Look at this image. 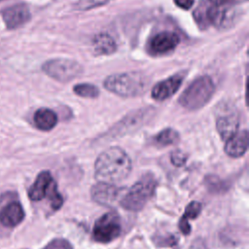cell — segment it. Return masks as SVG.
<instances>
[{
	"label": "cell",
	"instance_id": "6da1fadb",
	"mask_svg": "<svg viewBox=\"0 0 249 249\" xmlns=\"http://www.w3.org/2000/svg\"><path fill=\"white\" fill-rule=\"evenodd\" d=\"M130 171V158L119 147L105 150L97 157L94 164V175L98 182L114 184L126 178Z\"/></svg>",
	"mask_w": 249,
	"mask_h": 249
},
{
	"label": "cell",
	"instance_id": "7a4b0ae2",
	"mask_svg": "<svg viewBox=\"0 0 249 249\" xmlns=\"http://www.w3.org/2000/svg\"><path fill=\"white\" fill-rule=\"evenodd\" d=\"M104 87L119 96L134 97L147 90L149 79L140 72L119 73L107 77L104 81Z\"/></svg>",
	"mask_w": 249,
	"mask_h": 249
},
{
	"label": "cell",
	"instance_id": "3957f363",
	"mask_svg": "<svg viewBox=\"0 0 249 249\" xmlns=\"http://www.w3.org/2000/svg\"><path fill=\"white\" fill-rule=\"evenodd\" d=\"M215 85L208 76H200L192 82L179 97V103L187 110L195 111L203 107L212 97Z\"/></svg>",
	"mask_w": 249,
	"mask_h": 249
},
{
	"label": "cell",
	"instance_id": "277c9868",
	"mask_svg": "<svg viewBox=\"0 0 249 249\" xmlns=\"http://www.w3.org/2000/svg\"><path fill=\"white\" fill-rule=\"evenodd\" d=\"M157 181L152 174H145L124 196L120 203L128 211H139L154 196Z\"/></svg>",
	"mask_w": 249,
	"mask_h": 249
},
{
	"label": "cell",
	"instance_id": "5b68a950",
	"mask_svg": "<svg viewBox=\"0 0 249 249\" xmlns=\"http://www.w3.org/2000/svg\"><path fill=\"white\" fill-rule=\"evenodd\" d=\"M44 72L59 82H69L80 76L83 72L82 65L69 58H54L43 65Z\"/></svg>",
	"mask_w": 249,
	"mask_h": 249
},
{
	"label": "cell",
	"instance_id": "8992f818",
	"mask_svg": "<svg viewBox=\"0 0 249 249\" xmlns=\"http://www.w3.org/2000/svg\"><path fill=\"white\" fill-rule=\"evenodd\" d=\"M121 220L116 212H108L97 219L92 230V238L99 243H109L119 237Z\"/></svg>",
	"mask_w": 249,
	"mask_h": 249
},
{
	"label": "cell",
	"instance_id": "52a82bcc",
	"mask_svg": "<svg viewBox=\"0 0 249 249\" xmlns=\"http://www.w3.org/2000/svg\"><path fill=\"white\" fill-rule=\"evenodd\" d=\"M120 195V188L111 183L99 182L92 186L90 190L91 198L98 204L109 206L112 205Z\"/></svg>",
	"mask_w": 249,
	"mask_h": 249
},
{
	"label": "cell",
	"instance_id": "ba28073f",
	"mask_svg": "<svg viewBox=\"0 0 249 249\" xmlns=\"http://www.w3.org/2000/svg\"><path fill=\"white\" fill-rule=\"evenodd\" d=\"M217 13L218 6L209 0H201L194 11V18L200 29H206L210 25L215 26Z\"/></svg>",
	"mask_w": 249,
	"mask_h": 249
},
{
	"label": "cell",
	"instance_id": "9c48e42d",
	"mask_svg": "<svg viewBox=\"0 0 249 249\" xmlns=\"http://www.w3.org/2000/svg\"><path fill=\"white\" fill-rule=\"evenodd\" d=\"M183 82V76L180 74L173 75L154 86L151 95L155 100L163 101L172 96L180 88Z\"/></svg>",
	"mask_w": 249,
	"mask_h": 249
},
{
	"label": "cell",
	"instance_id": "30bf717a",
	"mask_svg": "<svg viewBox=\"0 0 249 249\" xmlns=\"http://www.w3.org/2000/svg\"><path fill=\"white\" fill-rule=\"evenodd\" d=\"M30 12L25 4H16L2 13L3 20L9 29L18 28L30 19Z\"/></svg>",
	"mask_w": 249,
	"mask_h": 249
},
{
	"label": "cell",
	"instance_id": "8fae6325",
	"mask_svg": "<svg viewBox=\"0 0 249 249\" xmlns=\"http://www.w3.org/2000/svg\"><path fill=\"white\" fill-rule=\"evenodd\" d=\"M54 184L55 182L53 181V178L50 171H41L28 190L29 198L33 201L42 200L45 196H48L49 192Z\"/></svg>",
	"mask_w": 249,
	"mask_h": 249
},
{
	"label": "cell",
	"instance_id": "7c38bea8",
	"mask_svg": "<svg viewBox=\"0 0 249 249\" xmlns=\"http://www.w3.org/2000/svg\"><path fill=\"white\" fill-rule=\"evenodd\" d=\"M179 41L178 35L173 32H160L151 39L149 49L150 52L155 54L167 53L175 49Z\"/></svg>",
	"mask_w": 249,
	"mask_h": 249
},
{
	"label": "cell",
	"instance_id": "4fadbf2b",
	"mask_svg": "<svg viewBox=\"0 0 249 249\" xmlns=\"http://www.w3.org/2000/svg\"><path fill=\"white\" fill-rule=\"evenodd\" d=\"M25 213L22 205L17 201L7 203L0 210V224L6 228H14L19 225L24 219Z\"/></svg>",
	"mask_w": 249,
	"mask_h": 249
},
{
	"label": "cell",
	"instance_id": "5bb4252c",
	"mask_svg": "<svg viewBox=\"0 0 249 249\" xmlns=\"http://www.w3.org/2000/svg\"><path fill=\"white\" fill-rule=\"evenodd\" d=\"M226 141V154L231 158H240L246 153L248 148V131L246 129L237 131Z\"/></svg>",
	"mask_w": 249,
	"mask_h": 249
},
{
	"label": "cell",
	"instance_id": "9a60e30c",
	"mask_svg": "<svg viewBox=\"0 0 249 249\" xmlns=\"http://www.w3.org/2000/svg\"><path fill=\"white\" fill-rule=\"evenodd\" d=\"M153 113L154 112L152 108H144L137 110L126 116L124 120H122V122H120L115 130L119 132H125L127 130H132L133 128L139 127L150 119Z\"/></svg>",
	"mask_w": 249,
	"mask_h": 249
},
{
	"label": "cell",
	"instance_id": "2e32d148",
	"mask_svg": "<svg viewBox=\"0 0 249 249\" xmlns=\"http://www.w3.org/2000/svg\"><path fill=\"white\" fill-rule=\"evenodd\" d=\"M239 122L234 115H224L217 119L216 127L222 140H228L237 132Z\"/></svg>",
	"mask_w": 249,
	"mask_h": 249
},
{
	"label": "cell",
	"instance_id": "e0dca14e",
	"mask_svg": "<svg viewBox=\"0 0 249 249\" xmlns=\"http://www.w3.org/2000/svg\"><path fill=\"white\" fill-rule=\"evenodd\" d=\"M35 126L43 131H49L53 129L57 123L56 114L49 108L38 109L33 116Z\"/></svg>",
	"mask_w": 249,
	"mask_h": 249
},
{
	"label": "cell",
	"instance_id": "ac0fdd59",
	"mask_svg": "<svg viewBox=\"0 0 249 249\" xmlns=\"http://www.w3.org/2000/svg\"><path fill=\"white\" fill-rule=\"evenodd\" d=\"M93 50L98 54H110L117 49L115 40L107 33H99L92 39Z\"/></svg>",
	"mask_w": 249,
	"mask_h": 249
},
{
	"label": "cell",
	"instance_id": "d6986e66",
	"mask_svg": "<svg viewBox=\"0 0 249 249\" xmlns=\"http://www.w3.org/2000/svg\"><path fill=\"white\" fill-rule=\"evenodd\" d=\"M201 208H202V206L198 201H191L186 206L185 212H184L183 216L181 217L179 224H178L180 231L183 234L188 235L191 232V226L189 224V220L196 219L199 215Z\"/></svg>",
	"mask_w": 249,
	"mask_h": 249
},
{
	"label": "cell",
	"instance_id": "ffe728a7",
	"mask_svg": "<svg viewBox=\"0 0 249 249\" xmlns=\"http://www.w3.org/2000/svg\"><path fill=\"white\" fill-rule=\"evenodd\" d=\"M179 133L173 128H164L153 137L155 145L160 147H166L173 145L179 141Z\"/></svg>",
	"mask_w": 249,
	"mask_h": 249
},
{
	"label": "cell",
	"instance_id": "44dd1931",
	"mask_svg": "<svg viewBox=\"0 0 249 249\" xmlns=\"http://www.w3.org/2000/svg\"><path fill=\"white\" fill-rule=\"evenodd\" d=\"M74 92L82 97L95 98L99 95V89L97 87L91 84H78L73 88Z\"/></svg>",
	"mask_w": 249,
	"mask_h": 249
},
{
	"label": "cell",
	"instance_id": "7402d4cb",
	"mask_svg": "<svg viewBox=\"0 0 249 249\" xmlns=\"http://www.w3.org/2000/svg\"><path fill=\"white\" fill-rule=\"evenodd\" d=\"M205 186L211 193H221L227 190V184L215 175H208L205 178Z\"/></svg>",
	"mask_w": 249,
	"mask_h": 249
},
{
	"label": "cell",
	"instance_id": "603a6c76",
	"mask_svg": "<svg viewBox=\"0 0 249 249\" xmlns=\"http://www.w3.org/2000/svg\"><path fill=\"white\" fill-rule=\"evenodd\" d=\"M48 197L51 201V206L53 210H57L61 207L62 203H63V198H62V196L59 194V192L57 191V186L56 184H54L51 191L49 192L48 194Z\"/></svg>",
	"mask_w": 249,
	"mask_h": 249
},
{
	"label": "cell",
	"instance_id": "cb8c5ba5",
	"mask_svg": "<svg viewBox=\"0 0 249 249\" xmlns=\"http://www.w3.org/2000/svg\"><path fill=\"white\" fill-rule=\"evenodd\" d=\"M43 249H73V247L67 239L54 238L51 240Z\"/></svg>",
	"mask_w": 249,
	"mask_h": 249
},
{
	"label": "cell",
	"instance_id": "d4e9b609",
	"mask_svg": "<svg viewBox=\"0 0 249 249\" xmlns=\"http://www.w3.org/2000/svg\"><path fill=\"white\" fill-rule=\"evenodd\" d=\"M187 159H188L187 155L181 150H175V151L171 152V154H170L171 163L178 167L184 165L187 161Z\"/></svg>",
	"mask_w": 249,
	"mask_h": 249
},
{
	"label": "cell",
	"instance_id": "484cf974",
	"mask_svg": "<svg viewBox=\"0 0 249 249\" xmlns=\"http://www.w3.org/2000/svg\"><path fill=\"white\" fill-rule=\"evenodd\" d=\"M108 2V0H80L77 4L80 10H89L99 6H103Z\"/></svg>",
	"mask_w": 249,
	"mask_h": 249
},
{
	"label": "cell",
	"instance_id": "4316f807",
	"mask_svg": "<svg viewBox=\"0 0 249 249\" xmlns=\"http://www.w3.org/2000/svg\"><path fill=\"white\" fill-rule=\"evenodd\" d=\"M177 241L178 240L174 235L157 236L155 238V243L157 244V246H174Z\"/></svg>",
	"mask_w": 249,
	"mask_h": 249
},
{
	"label": "cell",
	"instance_id": "83f0119b",
	"mask_svg": "<svg viewBox=\"0 0 249 249\" xmlns=\"http://www.w3.org/2000/svg\"><path fill=\"white\" fill-rule=\"evenodd\" d=\"M174 3L183 10H189L195 3V0H173Z\"/></svg>",
	"mask_w": 249,
	"mask_h": 249
},
{
	"label": "cell",
	"instance_id": "f1b7e54d",
	"mask_svg": "<svg viewBox=\"0 0 249 249\" xmlns=\"http://www.w3.org/2000/svg\"><path fill=\"white\" fill-rule=\"evenodd\" d=\"M212 4L219 7H228L233 5L237 0H209Z\"/></svg>",
	"mask_w": 249,
	"mask_h": 249
},
{
	"label": "cell",
	"instance_id": "f546056e",
	"mask_svg": "<svg viewBox=\"0 0 249 249\" xmlns=\"http://www.w3.org/2000/svg\"><path fill=\"white\" fill-rule=\"evenodd\" d=\"M192 249H207V248H206V245L204 244V242L202 240L198 239L193 243Z\"/></svg>",
	"mask_w": 249,
	"mask_h": 249
},
{
	"label": "cell",
	"instance_id": "4dcf8cb0",
	"mask_svg": "<svg viewBox=\"0 0 249 249\" xmlns=\"http://www.w3.org/2000/svg\"><path fill=\"white\" fill-rule=\"evenodd\" d=\"M1 1H3V0H0V2H1Z\"/></svg>",
	"mask_w": 249,
	"mask_h": 249
}]
</instances>
